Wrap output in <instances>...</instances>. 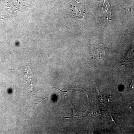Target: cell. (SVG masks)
Returning a JSON list of instances; mask_svg holds the SVG:
<instances>
[{
	"mask_svg": "<svg viewBox=\"0 0 134 134\" xmlns=\"http://www.w3.org/2000/svg\"><path fill=\"white\" fill-rule=\"evenodd\" d=\"M72 10L74 15L77 17L81 18L83 17L84 10L81 5L78 3H76L72 6Z\"/></svg>",
	"mask_w": 134,
	"mask_h": 134,
	"instance_id": "6da1fadb",
	"label": "cell"
},
{
	"mask_svg": "<svg viewBox=\"0 0 134 134\" xmlns=\"http://www.w3.org/2000/svg\"><path fill=\"white\" fill-rule=\"evenodd\" d=\"M102 10L107 15H111L110 5L107 0H104L103 4Z\"/></svg>",
	"mask_w": 134,
	"mask_h": 134,
	"instance_id": "7a4b0ae2",
	"label": "cell"
},
{
	"mask_svg": "<svg viewBox=\"0 0 134 134\" xmlns=\"http://www.w3.org/2000/svg\"><path fill=\"white\" fill-rule=\"evenodd\" d=\"M73 114L72 116L70 117H65L66 119H73L76 118H82L83 117V114L82 113L76 111L73 108Z\"/></svg>",
	"mask_w": 134,
	"mask_h": 134,
	"instance_id": "3957f363",
	"label": "cell"
},
{
	"mask_svg": "<svg viewBox=\"0 0 134 134\" xmlns=\"http://www.w3.org/2000/svg\"><path fill=\"white\" fill-rule=\"evenodd\" d=\"M134 57V48H133L130 50L129 52L128 53L126 58H125V61H127L131 60Z\"/></svg>",
	"mask_w": 134,
	"mask_h": 134,
	"instance_id": "277c9868",
	"label": "cell"
},
{
	"mask_svg": "<svg viewBox=\"0 0 134 134\" xmlns=\"http://www.w3.org/2000/svg\"><path fill=\"white\" fill-rule=\"evenodd\" d=\"M52 86V87H53V88H55L57 89V90H58L62 92V93L64 94V95H65V97H66V94L67 92H69L71 90H69L67 91H63L61 90H60V89H58V88H56V87H54V86Z\"/></svg>",
	"mask_w": 134,
	"mask_h": 134,
	"instance_id": "5b68a950",
	"label": "cell"
},
{
	"mask_svg": "<svg viewBox=\"0 0 134 134\" xmlns=\"http://www.w3.org/2000/svg\"><path fill=\"white\" fill-rule=\"evenodd\" d=\"M130 86H132V87H134V77L132 80V83L130 84Z\"/></svg>",
	"mask_w": 134,
	"mask_h": 134,
	"instance_id": "8992f818",
	"label": "cell"
},
{
	"mask_svg": "<svg viewBox=\"0 0 134 134\" xmlns=\"http://www.w3.org/2000/svg\"><path fill=\"white\" fill-rule=\"evenodd\" d=\"M0 50H5V49H3V48H0Z\"/></svg>",
	"mask_w": 134,
	"mask_h": 134,
	"instance_id": "52a82bcc",
	"label": "cell"
}]
</instances>
